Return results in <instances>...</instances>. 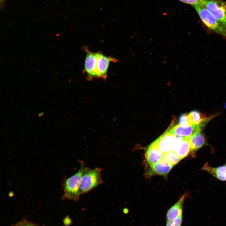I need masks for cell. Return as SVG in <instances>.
I'll return each mask as SVG.
<instances>
[{
	"instance_id": "19",
	"label": "cell",
	"mask_w": 226,
	"mask_h": 226,
	"mask_svg": "<svg viewBox=\"0 0 226 226\" xmlns=\"http://www.w3.org/2000/svg\"><path fill=\"white\" fill-rule=\"evenodd\" d=\"M13 226H38V225L27 220H23L15 224Z\"/></svg>"
},
{
	"instance_id": "10",
	"label": "cell",
	"mask_w": 226,
	"mask_h": 226,
	"mask_svg": "<svg viewBox=\"0 0 226 226\" xmlns=\"http://www.w3.org/2000/svg\"><path fill=\"white\" fill-rule=\"evenodd\" d=\"M192 151H196L208 145L206 138L201 131H197L187 138Z\"/></svg>"
},
{
	"instance_id": "4",
	"label": "cell",
	"mask_w": 226,
	"mask_h": 226,
	"mask_svg": "<svg viewBox=\"0 0 226 226\" xmlns=\"http://www.w3.org/2000/svg\"><path fill=\"white\" fill-rule=\"evenodd\" d=\"M226 30V2L223 0H203L201 4Z\"/></svg>"
},
{
	"instance_id": "15",
	"label": "cell",
	"mask_w": 226,
	"mask_h": 226,
	"mask_svg": "<svg viewBox=\"0 0 226 226\" xmlns=\"http://www.w3.org/2000/svg\"><path fill=\"white\" fill-rule=\"evenodd\" d=\"M191 125L198 124L203 121L213 118L214 116L207 117L199 111L193 110L188 114Z\"/></svg>"
},
{
	"instance_id": "22",
	"label": "cell",
	"mask_w": 226,
	"mask_h": 226,
	"mask_svg": "<svg viewBox=\"0 0 226 226\" xmlns=\"http://www.w3.org/2000/svg\"><path fill=\"white\" fill-rule=\"evenodd\" d=\"M128 210H127V209H126H126H124L123 210V213H124V214H126V213H128Z\"/></svg>"
},
{
	"instance_id": "9",
	"label": "cell",
	"mask_w": 226,
	"mask_h": 226,
	"mask_svg": "<svg viewBox=\"0 0 226 226\" xmlns=\"http://www.w3.org/2000/svg\"><path fill=\"white\" fill-rule=\"evenodd\" d=\"M191 151L187 138L177 136L173 151L181 159L186 157Z\"/></svg>"
},
{
	"instance_id": "25",
	"label": "cell",
	"mask_w": 226,
	"mask_h": 226,
	"mask_svg": "<svg viewBox=\"0 0 226 226\" xmlns=\"http://www.w3.org/2000/svg\"><path fill=\"white\" fill-rule=\"evenodd\" d=\"M225 166H226V164H225Z\"/></svg>"
},
{
	"instance_id": "17",
	"label": "cell",
	"mask_w": 226,
	"mask_h": 226,
	"mask_svg": "<svg viewBox=\"0 0 226 226\" xmlns=\"http://www.w3.org/2000/svg\"><path fill=\"white\" fill-rule=\"evenodd\" d=\"M183 220L182 215H181L175 219L167 221L166 226H181Z\"/></svg>"
},
{
	"instance_id": "16",
	"label": "cell",
	"mask_w": 226,
	"mask_h": 226,
	"mask_svg": "<svg viewBox=\"0 0 226 226\" xmlns=\"http://www.w3.org/2000/svg\"><path fill=\"white\" fill-rule=\"evenodd\" d=\"M181 159L173 151L164 154L161 161L173 166L178 163Z\"/></svg>"
},
{
	"instance_id": "1",
	"label": "cell",
	"mask_w": 226,
	"mask_h": 226,
	"mask_svg": "<svg viewBox=\"0 0 226 226\" xmlns=\"http://www.w3.org/2000/svg\"><path fill=\"white\" fill-rule=\"evenodd\" d=\"M80 167L78 171L70 177L64 179L62 182L63 194L62 200L78 201L81 195L80 183L82 176L86 168L83 162L80 161Z\"/></svg>"
},
{
	"instance_id": "13",
	"label": "cell",
	"mask_w": 226,
	"mask_h": 226,
	"mask_svg": "<svg viewBox=\"0 0 226 226\" xmlns=\"http://www.w3.org/2000/svg\"><path fill=\"white\" fill-rule=\"evenodd\" d=\"M202 169L220 180L226 181V166L225 165L217 167H212L206 163Z\"/></svg>"
},
{
	"instance_id": "14",
	"label": "cell",
	"mask_w": 226,
	"mask_h": 226,
	"mask_svg": "<svg viewBox=\"0 0 226 226\" xmlns=\"http://www.w3.org/2000/svg\"><path fill=\"white\" fill-rule=\"evenodd\" d=\"M153 171L156 174L164 175L168 173L173 165L162 161L151 166Z\"/></svg>"
},
{
	"instance_id": "20",
	"label": "cell",
	"mask_w": 226,
	"mask_h": 226,
	"mask_svg": "<svg viewBox=\"0 0 226 226\" xmlns=\"http://www.w3.org/2000/svg\"><path fill=\"white\" fill-rule=\"evenodd\" d=\"M183 3L189 4L192 6L196 4H201L203 0H178Z\"/></svg>"
},
{
	"instance_id": "8",
	"label": "cell",
	"mask_w": 226,
	"mask_h": 226,
	"mask_svg": "<svg viewBox=\"0 0 226 226\" xmlns=\"http://www.w3.org/2000/svg\"><path fill=\"white\" fill-rule=\"evenodd\" d=\"M117 61V60L115 58L105 56L102 53L98 52L96 66L98 78L105 79L107 77L108 69L110 62H115Z\"/></svg>"
},
{
	"instance_id": "23",
	"label": "cell",
	"mask_w": 226,
	"mask_h": 226,
	"mask_svg": "<svg viewBox=\"0 0 226 226\" xmlns=\"http://www.w3.org/2000/svg\"><path fill=\"white\" fill-rule=\"evenodd\" d=\"M43 114L44 113L43 112H41L38 114V116L39 117H41V116L43 115Z\"/></svg>"
},
{
	"instance_id": "5",
	"label": "cell",
	"mask_w": 226,
	"mask_h": 226,
	"mask_svg": "<svg viewBox=\"0 0 226 226\" xmlns=\"http://www.w3.org/2000/svg\"><path fill=\"white\" fill-rule=\"evenodd\" d=\"M210 120L208 119L199 124L190 126H183L178 124L170 127L166 131L176 136L188 138L195 132L201 131Z\"/></svg>"
},
{
	"instance_id": "18",
	"label": "cell",
	"mask_w": 226,
	"mask_h": 226,
	"mask_svg": "<svg viewBox=\"0 0 226 226\" xmlns=\"http://www.w3.org/2000/svg\"><path fill=\"white\" fill-rule=\"evenodd\" d=\"M179 125L183 126L191 125L188 114L184 113L181 114L179 118Z\"/></svg>"
},
{
	"instance_id": "11",
	"label": "cell",
	"mask_w": 226,
	"mask_h": 226,
	"mask_svg": "<svg viewBox=\"0 0 226 226\" xmlns=\"http://www.w3.org/2000/svg\"><path fill=\"white\" fill-rule=\"evenodd\" d=\"M186 196V194H184L169 209L166 214V221L173 220L182 214L183 203Z\"/></svg>"
},
{
	"instance_id": "3",
	"label": "cell",
	"mask_w": 226,
	"mask_h": 226,
	"mask_svg": "<svg viewBox=\"0 0 226 226\" xmlns=\"http://www.w3.org/2000/svg\"><path fill=\"white\" fill-rule=\"evenodd\" d=\"M101 168L92 169L86 167L82 176L80 183L81 194L87 193L103 183Z\"/></svg>"
},
{
	"instance_id": "6",
	"label": "cell",
	"mask_w": 226,
	"mask_h": 226,
	"mask_svg": "<svg viewBox=\"0 0 226 226\" xmlns=\"http://www.w3.org/2000/svg\"><path fill=\"white\" fill-rule=\"evenodd\" d=\"M176 137L166 131L151 144L164 154L173 151Z\"/></svg>"
},
{
	"instance_id": "7",
	"label": "cell",
	"mask_w": 226,
	"mask_h": 226,
	"mask_svg": "<svg viewBox=\"0 0 226 226\" xmlns=\"http://www.w3.org/2000/svg\"><path fill=\"white\" fill-rule=\"evenodd\" d=\"M86 55L84 63V71L87 78L89 80L98 78L96 72V66L98 52H93L85 49Z\"/></svg>"
},
{
	"instance_id": "12",
	"label": "cell",
	"mask_w": 226,
	"mask_h": 226,
	"mask_svg": "<svg viewBox=\"0 0 226 226\" xmlns=\"http://www.w3.org/2000/svg\"><path fill=\"white\" fill-rule=\"evenodd\" d=\"M164 153L151 144L146 152V157L148 164L150 165L161 160Z\"/></svg>"
},
{
	"instance_id": "21",
	"label": "cell",
	"mask_w": 226,
	"mask_h": 226,
	"mask_svg": "<svg viewBox=\"0 0 226 226\" xmlns=\"http://www.w3.org/2000/svg\"><path fill=\"white\" fill-rule=\"evenodd\" d=\"M63 222L65 226H68L71 224L72 220L68 216H67L64 219Z\"/></svg>"
},
{
	"instance_id": "24",
	"label": "cell",
	"mask_w": 226,
	"mask_h": 226,
	"mask_svg": "<svg viewBox=\"0 0 226 226\" xmlns=\"http://www.w3.org/2000/svg\"><path fill=\"white\" fill-rule=\"evenodd\" d=\"M224 108L226 110V103H225L224 105Z\"/></svg>"
},
{
	"instance_id": "2",
	"label": "cell",
	"mask_w": 226,
	"mask_h": 226,
	"mask_svg": "<svg viewBox=\"0 0 226 226\" xmlns=\"http://www.w3.org/2000/svg\"><path fill=\"white\" fill-rule=\"evenodd\" d=\"M192 7L203 23L210 30L226 39V30L212 14L201 4L195 5Z\"/></svg>"
}]
</instances>
